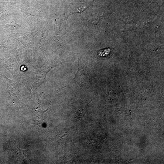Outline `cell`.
Segmentation results:
<instances>
[{
  "label": "cell",
  "instance_id": "1",
  "mask_svg": "<svg viewBox=\"0 0 164 164\" xmlns=\"http://www.w3.org/2000/svg\"><path fill=\"white\" fill-rule=\"evenodd\" d=\"M111 51V48H106L100 51L99 52V54L101 56H105L110 54Z\"/></svg>",
  "mask_w": 164,
  "mask_h": 164
},
{
  "label": "cell",
  "instance_id": "2",
  "mask_svg": "<svg viewBox=\"0 0 164 164\" xmlns=\"http://www.w3.org/2000/svg\"><path fill=\"white\" fill-rule=\"evenodd\" d=\"M119 113L122 116L124 117H126L128 116L129 115V112L128 111L125 109H122L119 111Z\"/></svg>",
  "mask_w": 164,
  "mask_h": 164
}]
</instances>
